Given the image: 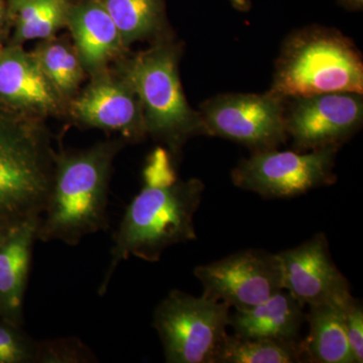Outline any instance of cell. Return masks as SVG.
<instances>
[{"label": "cell", "instance_id": "1", "mask_svg": "<svg viewBox=\"0 0 363 363\" xmlns=\"http://www.w3.org/2000/svg\"><path fill=\"white\" fill-rule=\"evenodd\" d=\"M143 187L124 212L113 235L111 264L99 286L107 292L123 260L135 257L157 262L167 248L197 240L194 215L201 203L204 184L198 179L176 178L168 152L155 150L143 169Z\"/></svg>", "mask_w": 363, "mask_h": 363}, {"label": "cell", "instance_id": "2", "mask_svg": "<svg viewBox=\"0 0 363 363\" xmlns=\"http://www.w3.org/2000/svg\"><path fill=\"white\" fill-rule=\"evenodd\" d=\"M121 140L97 143L87 150L55 154L54 172L38 240L76 247L90 234L108 227L112 162Z\"/></svg>", "mask_w": 363, "mask_h": 363}, {"label": "cell", "instance_id": "3", "mask_svg": "<svg viewBox=\"0 0 363 363\" xmlns=\"http://www.w3.org/2000/svg\"><path fill=\"white\" fill-rule=\"evenodd\" d=\"M40 117L0 105V227L13 228L44 211L55 161Z\"/></svg>", "mask_w": 363, "mask_h": 363}, {"label": "cell", "instance_id": "4", "mask_svg": "<svg viewBox=\"0 0 363 363\" xmlns=\"http://www.w3.org/2000/svg\"><path fill=\"white\" fill-rule=\"evenodd\" d=\"M269 91L284 99L324 93L362 94V54L334 28L297 30L281 48Z\"/></svg>", "mask_w": 363, "mask_h": 363}, {"label": "cell", "instance_id": "5", "mask_svg": "<svg viewBox=\"0 0 363 363\" xmlns=\"http://www.w3.org/2000/svg\"><path fill=\"white\" fill-rule=\"evenodd\" d=\"M179 54L176 45L161 39L147 51L123 60L117 68L140 99L147 133L174 154L189 138L205 135L201 114L191 108L182 88Z\"/></svg>", "mask_w": 363, "mask_h": 363}, {"label": "cell", "instance_id": "6", "mask_svg": "<svg viewBox=\"0 0 363 363\" xmlns=\"http://www.w3.org/2000/svg\"><path fill=\"white\" fill-rule=\"evenodd\" d=\"M230 306L174 290L157 306L152 325L168 363H216L230 326Z\"/></svg>", "mask_w": 363, "mask_h": 363}, {"label": "cell", "instance_id": "7", "mask_svg": "<svg viewBox=\"0 0 363 363\" xmlns=\"http://www.w3.org/2000/svg\"><path fill=\"white\" fill-rule=\"evenodd\" d=\"M339 147L302 152L259 150L231 173L234 185L269 199H289L336 181Z\"/></svg>", "mask_w": 363, "mask_h": 363}, {"label": "cell", "instance_id": "8", "mask_svg": "<svg viewBox=\"0 0 363 363\" xmlns=\"http://www.w3.org/2000/svg\"><path fill=\"white\" fill-rule=\"evenodd\" d=\"M286 99L264 94H221L200 107L205 135L220 136L255 150L286 142Z\"/></svg>", "mask_w": 363, "mask_h": 363}, {"label": "cell", "instance_id": "9", "mask_svg": "<svg viewBox=\"0 0 363 363\" xmlns=\"http://www.w3.org/2000/svg\"><path fill=\"white\" fill-rule=\"evenodd\" d=\"M203 295L245 310L284 290L283 269L278 253L247 250L197 267Z\"/></svg>", "mask_w": 363, "mask_h": 363}, {"label": "cell", "instance_id": "10", "mask_svg": "<svg viewBox=\"0 0 363 363\" xmlns=\"http://www.w3.org/2000/svg\"><path fill=\"white\" fill-rule=\"evenodd\" d=\"M291 99L286 108V130L298 152L339 147L362 126V93H324Z\"/></svg>", "mask_w": 363, "mask_h": 363}, {"label": "cell", "instance_id": "11", "mask_svg": "<svg viewBox=\"0 0 363 363\" xmlns=\"http://www.w3.org/2000/svg\"><path fill=\"white\" fill-rule=\"evenodd\" d=\"M283 269L284 290L303 306L345 303L350 285L334 264L323 233L297 247L278 253Z\"/></svg>", "mask_w": 363, "mask_h": 363}, {"label": "cell", "instance_id": "12", "mask_svg": "<svg viewBox=\"0 0 363 363\" xmlns=\"http://www.w3.org/2000/svg\"><path fill=\"white\" fill-rule=\"evenodd\" d=\"M90 84L72 100L70 111L83 125L121 133L130 140L147 135L140 99L118 73L92 75Z\"/></svg>", "mask_w": 363, "mask_h": 363}, {"label": "cell", "instance_id": "13", "mask_svg": "<svg viewBox=\"0 0 363 363\" xmlns=\"http://www.w3.org/2000/svg\"><path fill=\"white\" fill-rule=\"evenodd\" d=\"M0 105L30 116L59 114L65 99L50 82L32 52L21 45L0 47Z\"/></svg>", "mask_w": 363, "mask_h": 363}, {"label": "cell", "instance_id": "14", "mask_svg": "<svg viewBox=\"0 0 363 363\" xmlns=\"http://www.w3.org/2000/svg\"><path fill=\"white\" fill-rule=\"evenodd\" d=\"M66 26L81 63L91 75L107 70L112 60L126 49L116 23L100 0L73 1Z\"/></svg>", "mask_w": 363, "mask_h": 363}, {"label": "cell", "instance_id": "15", "mask_svg": "<svg viewBox=\"0 0 363 363\" xmlns=\"http://www.w3.org/2000/svg\"><path fill=\"white\" fill-rule=\"evenodd\" d=\"M40 216L21 222L0 245V318L23 326V302Z\"/></svg>", "mask_w": 363, "mask_h": 363}, {"label": "cell", "instance_id": "16", "mask_svg": "<svg viewBox=\"0 0 363 363\" xmlns=\"http://www.w3.org/2000/svg\"><path fill=\"white\" fill-rule=\"evenodd\" d=\"M305 315L304 306L281 290L255 307L235 310L230 326L238 337L298 342Z\"/></svg>", "mask_w": 363, "mask_h": 363}, {"label": "cell", "instance_id": "17", "mask_svg": "<svg viewBox=\"0 0 363 363\" xmlns=\"http://www.w3.org/2000/svg\"><path fill=\"white\" fill-rule=\"evenodd\" d=\"M350 301L309 307L305 315L309 334L303 341L305 358L309 362L353 363L345 324V307Z\"/></svg>", "mask_w": 363, "mask_h": 363}, {"label": "cell", "instance_id": "18", "mask_svg": "<svg viewBox=\"0 0 363 363\" xmlns=\"http://www.w3.org/2000/svg\"><path fill=\"white\" fill-rule=\"evenodd\" d=\"M125 48L157 37L166 28V0H100Z\"/></svg>", "mask_w": 363, "mask_h": 363}, {"label": "cell", "instance_id": "19", "mask_svg": "<svg viewBox=\"0 0 363 363\" xmlns=\"http://www.w3.org/2000/svg\"><path fill=\"white\" fill-rule=\"evenodd\" d=\"M73 0H25L14 9L13 40L21 45L30 40H47L66 26L67 16Z\"/></svg>", "mask_w": 363, "mask_h": 363}, {"label": "cell", "instance_id": "20", "mask_svg": "<svg viewBox=\"0 0 363 363\" xmlns=\"http://www.w3.org/2000/svg\"><path fill=\"white\" fill-rule=\"evenodd\" d=\"M304 359L303 341L289 342L227 335L216 363H295Z\"/></svg>", "mask_w": 363, "mask_h": 363}, {"label": "cell", "instance_id": "21", "mask_svg": "<svg viewBox=\"0 0 363 363\" xmlns=\"http://www.w3.org/2000/svg\"><path fill=\"white\" fill-rule=\"evenodd\" d=\"M44 40L33 50V55L50 82L67 100L75 94L84 78V67L75 48L68 43L52 38Z\"/></svg>", "mask_w": 363, "mask_h": 363}, {"label": "cell", "instance_id": "22", "mask_svg": "<svg viewBox=\"0 0 363 363\" xmlns=\"http://www.w3.org/2000/svg\"><path fill=\"white\" fill-rule=\"evenodd\" d=\"M95 353L77 337L37 341L35 363H94Z\"/></svg>", "mask_w": 363, "mask_h": 363}, {"label": "cell", "instance_id": "23", "mask_svg": "<svg viewBox=\"0 0 363 363\" xmlns=\"http://www.w3.org/2000/svg\"><path fill=\"white\" fill-rule=\"evenodd\" d=\"M21 327L0 318V363H35L37 341Z\"/></svg>", "mask_w": 363, "mask_h": 363}, {"label": "cell", "instance_id": "24", "mask_svg": "<svg viewBox=\"0 0 363 363\" xmlns=\"http://www.w3.org/2000/svg\"><path fill=\"white\" fill-rule=\"evenodd\" d=\"M346 336L353 363L363 362V309L355 298L345 307Z\"/></svg>", "mask_w": 363, "mask_h": 363}, {"label": "cell", "instance_id": "25", "mask_svg": "<svg viewBox=\"0 0 363 363\" xmlns=\"http://www.w3.org/2000/svg\"><path fill=\"white\" fill-rule=\"evenodd\" d=\"M9 21H11V16H9L6 0H0V42L4 39L7 23H9Z\"/></svg>", "mask_w": 363, "mask_h": 363}, {"label": "cell", "instance_id": "26", "mask_svg": "<svg viewBox=\"0 0 363 363\" xmlns=\"http://www.w3.org/2000/svg\"><path fill=\"white\" fill-rule=\"evenodd\" d=\"M230 1L238 11H245L250 7V0H230Z\"/></svg>", "mask_w": 363, "mask_h": 363}, {"label": "cell", "instance_id": "27", "mask_svg": "<svg viewBox=\"0 0 363 363\" xmlns=\"http://www.w3.org/2000/svg\"><path fill=\"white\" fill-rule=\"evenodd\" d=\"M23 1H25V0H6L7 6H9V16H11V14H13L14 9L20 6Z\"/></svg>", "mask_w": 363, "mask_h": 363}, {"label": "cell", "instance_id": "28", "mask_svg": "<svg viewBox=\"0 0 363 363\" xmlns=\"http://www.w3.org/2000/svg\"><path fill=\"white\" fill-rule=\"evenodd\" d=\"M16 227H13V228H4V227H0V245L4 242V240L9 236V234L11 233Z\"/></svg>", "mask_w": 363, "mask_h": 363}]
</instances>
